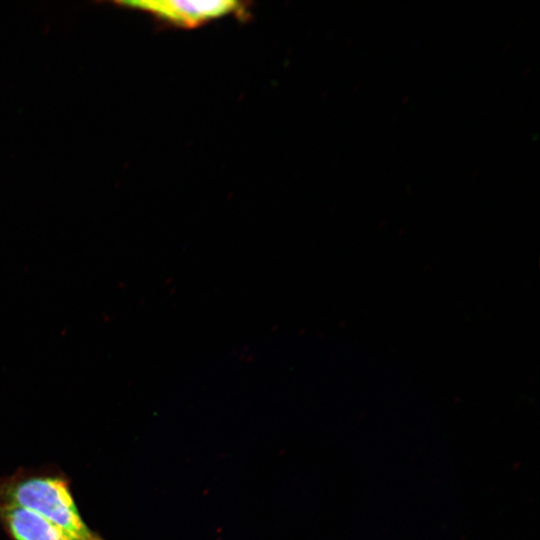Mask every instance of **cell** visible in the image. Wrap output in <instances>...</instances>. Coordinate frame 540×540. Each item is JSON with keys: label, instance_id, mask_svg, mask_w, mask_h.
I'll list each match as a JSON object with an SVG mask.
<instances>
[{"label": "cell", "instance_id": "6da1fadb", "mask_svg": "<svg viewBox=\"0 0 540 540\" xmlns=\"http://www.w3.org/2000/svg\"><path fill=\"white\" fill-rule=\"evenodd\" d=\"M0 502L34 511L59 527L72 540H103L84 520L70 478L55 465L19 467L0 477Z\"/></svg>", "mask_w": 540, "mask_h": 540}, {"label": "cell", "instance_id": "3957f363", "mask_svg": "<svg viewBox=\"0 0 540 540\" xmlns=\"http://www.w3.org/2000/svg\"><path fill=\"white\" fill-rule=\"evenodd\" d=\"M0 527L10 540H72L38 513L12 503L0 502Z\"/></svg>", "mask_w": 540, "mask_h": 540}, {"label": "cell", "instance_id": "7a4b0ae2", "mask_svg": "<svg viewBox=\"0 0 540 540\" xmlns=\"http://www.w3.org/2000/svg\"><path fill=\"white\" fill-rule=\"evenodd\" d=\"M171 24L192 28L234 13L239 9L236 1H139L130 3Z\"/></svg>", "mask_w": 540, "mask_h": 540}]
</instances>
